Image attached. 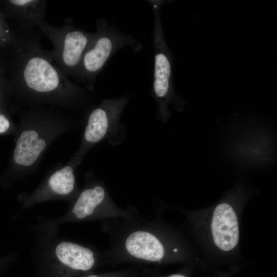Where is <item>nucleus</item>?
Returning a JSON list of instances; mask_svg holds the SVG:
<instances>
[{
	"label": "nucleus",
	"instance_id": "1a4fd4ad",
	"mask_svg": "<svg viewBox=\"0 0 277 277\" xmlns=\"http://www.w3.org/2000/svg\"><path fill=\"white\" fill-rule=\"evenodd\" d=\"M12 6L15 8L22 23L38 26L44 21L46 10V1L10 0Z\"/></svg>",
	"mask_w": 277,
	"mask_h": 277
},
{
	"label": "nucleus",
	"instance_id": "f8f14e48",
	"mask_svg": "<svg viewBox=\"0 0 277 277\" xmlns=\"http://www.w3.org/2000/svg\"><path fill=\"white\" fill-rule=\"evenodd\" d=\"M129 270V269L126 270H122L119 271H115L112 272H109L104 274L97 275V274H91L89 275L86 277H122L125 275Z\"/></svg>",
	"mask_w": 277,
	"mask_h": 277
},
{
	"label": "nucleus",
	"instance_id": "0eeeda50",
	"mask_svg": "<svg viewBox=\"0 0 277 277\" xmlns=\"http://www.w3.org/2000/svg\"><path fill=\"white\" fill-rule=\"evenodd\" d=\"M126 102L124 97L106 100L93 110L88 118L85 131V140L90 143L101 140L117 121Z\"/></svg>",
	"mask_w": 277,
	"mask_h": 277
},
{
	"label": "nucleus",
	"instance_id": "4468645a",
	"mask_svg": "<svg viewBox=\"0 0 277 277\" xmlns=\"http://www.w3.org/2000/svg\"><path fill=\"white\" fill-rule=\"evenodd\" d=\"M166 277H187L186 275L181 273H176L169 275Z\"/></svg>",
	"mask_w": 277,
	"mask_h": 277
},
{
	"label": "nucleus",
	"instance_id": "39448f33",
	"mask_svg": "<svg viewBox=\"0 0 277 277\" xmlns=\"http://www.w3.org/2000/svg\"><path fill=\"white\" fill-rule=\"evenodd\" d=\"M72 213L79 220L97 216L104 219L136 218L137 212L120 208L111 200L106 189L97 185L81 192L73 209Z\"/></svg>",
	"mask_w": 277,
	"mask_h": 277
},
{
	"label": "nucleus",
	"instance_id": "9b49d317",
	"mask_svg": "<svg viewBox=\"0 0 277 277\" xmlns=\"http://www.w3.org/2000/svg\"><path fill=\"white\" fill-rule=\"evenodd\" d=\"M45 147V141L38 138L29 142L26 149L22 150L16 146L14 150V161L19 165L30 166L35 162Z\"/></svg>",
	"mask_w": 277,
	"mask_h": 277
},
{
	"label": "nucleus",
	"instance_id": "7ed1b4c3",
	"mask_svg": "<svg viewBox=\"0 0 277 277\" xmlns=\"http://www.w3.org/2000/svg\"><path fill=\"white\" fill-rule=\"evenodd\" d=\"M38 27L52 43L53 60L68 77L78 80L83 56L94 34L69 25L51 26L45 21Z\"/></svg>",
	"mask_w": 277,
	"mask_h": 277
},
{
	"label": "nucleus",
	"instance_id": "6e6552de",
	"mask_svg": "<svg viewBox=\"0 0 277 277\" xmlns=\"http://www.w3.org/2000/svg\"><path fill=\"white\" fill-rule=\"evenodd\" d=\"M55 252L61 263L75 271H90L97 263V257L92 250L72 242L61 243Z\"/></svg>",
	"mask_w": 277,
	"mask_h": 277
},
{
	"label": "nucleus",
	"instance_id": "20e7f679",
	"mask_svg": "<svg viewBox=\"0 0 277 277\" xmlns=\"http://www.w3.org/2000/svg\"><path fill=\"white\" fill-rule=\"evenodd\" d=\"M154 12V66L153 91L164 117L170 112L169 105L176 101L172 85V56L166 44L160 17L161 1H149Z\"/></svg>",
	"mask_w": 277,
	"mask_h": 277
},
{
	"label": "nucleus",
	"instance_id": "423d86ee",
	"mask_svg": "<svg viewBox=\"0 0 277 277\" xmlns=\"http://www.w3.org/2000/svg\"><path fill=\"white\" fill-rule=\"evenodd\" d=\"M211 232L215 245L221 250L233 249L239 241L238 216L232 206L225 202L217 205L211 222Z\"/></svg>",
	"mask_w": 277,
	"mask_h": 277
},
{
	"label": "nucleus",
	"instance_id": "f257e3e1",
	"mask_svg": "<svg viewBox=\"0 0 277 277\" xmlns=\"http://www.w3.org/2000/svg\"><path fill=\"white\" fill-rule=\"evenodd\" d=\"M18 77L23 86L39 93L55 92L75 86L38 41L23 39L17 46Z\"/></svg>",
	"mask_w": 277,
	"mask_h": 277
},
{
	"label": "nucleus",
	"instance_id": "f03ea898",
	"mask_svg": "<svg viewBox=\"0 0 277 277\" xmlns=\"http://www.w3.org/2000/svg\"><path fill=\"white\" fill-rule=\"evenodd\" d=\"M96 28L83 56L78 77L89 86H92L108 60L118 49L130 46L137 51L141 48L134 38L110 26L104 18L97 22Z\"/></svg>",
	"mask_w": 277,
	"mask_h": 277
},
{
	"label": "nucleus",
	"instance_id": "ddd939ff",
	"mask_svg": "<svg viewBox=\"0 0 277 277\" xmlns=\"http://www.w3.org/2000/svg\"><path fill=\"white\" fill-rule=\"evenodd\" d=\"M9 122L6 117L0 114V133H3L6 131L9 128Z\"/></svg>",
	"mask_w": 277,
	"mask_h": 277
},
{
	"label": "nucleus",
	"instance_id": "9d476101",
	"mask_svg": "<svg viewBox=\"0 0 277 277\" xmlns=\"http://www.w3.org/2000/svg\"><path fill=\"white\" fill-rule=\"evenodd\" d=\"M49 185L55 193L61 195H67L74 189L75 184L73 169L66 166L56 171L49 178Z\"/></svg>",
	"mask_w": 277,
	"mask_h": 277
}]
</instances>
